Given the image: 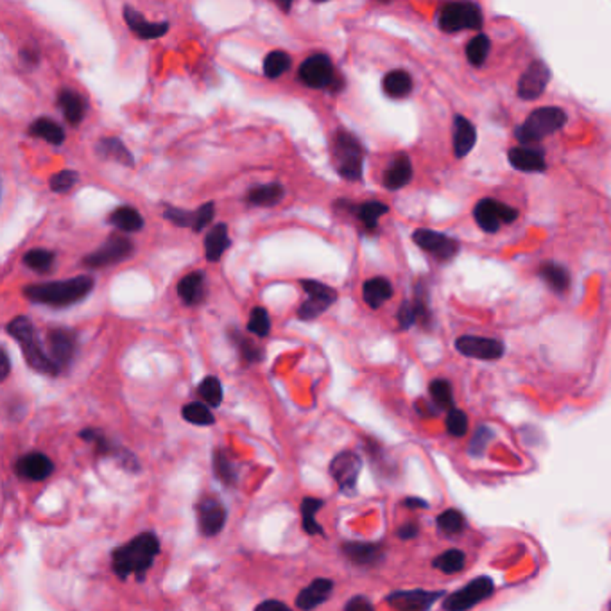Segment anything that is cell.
I'll return each instance as SVG.
<instances>
[{"instance_id":"1","label":"cell","mask_w":611,"mask_h":611,"mask_svg":"<svg viewBox=\"0 0 611 611\" xmlns=\"http://www.w3.org/2000/svg\"><path fill=\"white\" fill-rule=\"evenodd\" d=\"M158 554H160L158 536L151 530L140 532L131 541L113 549L111 570L120 579H128L129 576H135L137 581L142 583Z\"/></svg>"},{"instance_id":"2","label":"cell","mask_w":611,"mask_h":611,"mask_svg":"<svg viewBox=\"0 0 611 611\" xmlns=\"http://www.w3.org/2000/svg\"><path fill=\"white\" fill-rule=\"evenodd\" d=\"M93 289V278L88 274H81L69 280L60 282H45V283H33L24 289V296L31 303L47 305V307H69L81 301Z\"/></svg>"},{"instance_id":"3","label":"cell","mask_w":611,"mask_h":611,"mask_svg":"<svg viewBox=\"0 0 611 611\" xmlns=\"http://www.w3.org/2000/svg\"><path fill=\"white\" fill-rule=\"evenodd\" d=\"M7 334L20 343V348L24 351V357L27 364L36 369L38 373L45 375H58L60 368L53 362V358L43 351L40 339L36 336L34 325L25 318L18 316L7 323Z\"/></svg>"},{"instance_id":"4","label":"cell","mask_w":611,"mask_h":611,"mask_svg":"<svg viewBox=\"0 0 611 611\" xmlns=\"http://www.w3.org/2000/svg\"><path fill=\"white\" fill-rule=\"evenodd\" d=\"M565 122H567L565 110L558 106H543L534 110L525 119L524 124L517 128L515 137L522 146H536L552 133L559 131L565 126Z\"/></svg>"},{"instance_id":"5","label":"cell","mask_w":611,"mask_h":611,"mask_svg":"<svg viewBox=\"0 0 611 611\" xmlns=\"http://www.w3.org/2000/svg\"><path fill=\"white\" fill-rule=\"evenodd\" d=\"M334 166L341 177L348 181H358L362 177L364 166V148L355 135L345 129H339L332 144Z\"/></svg>"},{"instance_id":"6","label":"cell","mask_w":611,"mask_h":611,"mask_svg":"<svg viewBox=\"0 0 611 611\" xmlns=\"http://www.w3.org/2000/svg\"><path fill=\"white\" fill-rule=\"evenodd\" d=\"M437 24L444 33L479 31L482 29V9L475 2H450L444 4L437 14Z\"/></svg>"},{"instance_id":"7","label":"cell","mask_w":611,"mask_h":611,"mask_svg":"<svg viewBox=\"0 0 611 611\" xmlns=\"http://www.w3.org/2000/svg\"><path fill=\"white\" fill-rule=\"evenodd\" d=\"M301 287L307 292V300L298 309V318L301 321H312L320 318L338 301V291L332 289L330 285H325L316 280H303Z\"/></svg>"},{"instance_id":"8","label":"cell","mask_w":611,"mask_h":611,"mask_svg":"<svg viewBox=\"0 0 611 611\" xmlns=\"http://www.w3.org/2000/svg\"><path fill=\"white\" fill-rule=\"evenodd\" d=\"M298 78L303 85L310 88H343V80L336 78L334 65L327 54H314L307 58L298 71Z\"/></svg>"},{"instance_id":"9","label":"cell","mask_w":611,"mask_h":611,"mask_svg":"<svg viewBox=\"0 0 611 611\" xmlns=\"http://www.w3.org/2000/svg\"><path fill=\"white\" fill-rule=\"evenodd\" d=\"M477 226L486 234H497L502 224H511L519 219V210L497 199H481L473 208Z\"/></svg>"},{"instance_id":"10","label":"cell","mask_w":611,"mask_h":611,"mask_svg":"<svg viewBox=\"0 0 611 611\" xmlns=\"http://www.w3.org/2000/svg\"><path fill=\"white\" fill-rule=\"evenodd\" d=\"M495 585L490 578H475L464 588L450 594L443 601L444 611H468L492 597Z\"/></svg>"},{"instance_id":"11","label":"cell","mask_w":611,"mask_h":611,"mask_svg":"<svg viewBox=\"0 0 611 611\" xmlns=\"http://www.w3.org/2000/svg\"><path fill=\"white\" fill-rule=\"evenodd\" d=\"M413 241L416 243V246L424 252H427L429 255H433L439 263H450L457 257L461 246L455 239L439 234L434 230L429 228H418L413 234Z\"/></svg>"},{"instance_id":"12","label":"cell","mask_w":611,"mask_h":611,"mask_svg":"<svg viewBox=\"0 0 611 611\" xmlns=\"http://www.w3.org/2000/svg\"><path fill=\"white\" fill-rule=\"evenodd\" d=\"M133 255V243L122 235H110L108 241L95 250L93 253H90L85 257L83 263L91 269L97 267H106V265H113V263H122L126 259H129Z\"/></svg>"},{"instance_id":"13","label":"cell","mask_w":611,"mask_h":611,"mask_svg":"<svg viewBox=\"0 0 611 611\" xmlns=\"http://www.w3.org/2000/svg\"><path fill=\"white\" fill-rule=\"evenodd\" d=\"M362 470V459L355 452H339L330 463V475L338 482L339 490L347 495H353L357 488V479Z\"/></svg>"},{"instance_id":"14","label":"cell","mask_w":611,"mask_h":611,"mask_svg":"<svg viewBox=\"0 0 611 611\" xmlns=\"http://www.w3.org/2000/svg\"><path fill=\"white\" fill-rule=\"evenodd\" d=\"M196 517H197V527L199 532L206 538L217 536L226 524L228 513L223 502L215 497H203L196 504Z\"/></svg>"},{"instance_id":"15","label":"cell","mask_w":611,"mask_h":611,"mask_svg":"<svg viewBox=\"0 0 611 611\" xmlns=\"http://www.w3.org/2000/svg\"><path fill=\"white\" fill-rule=\"evenodd\" d=\"M455 349L464 357H472L479 360H499L504 355L506 347L502 341L492 339V338L461 336L455 341Z\"/></svg>"},{"instance_id":"16","label":"cell","mask_w":611,"mask_h":611,"mask_svg":"<svg viewBox=\"0 0 611 611\" xmlns=\"http://www.w3.org/2000/svg\"><path fill=\"white\" fill-rule=\"evenodd\" d=\"M550 69L545 62L541 60H534L527 69L524 74L519 80V87H517V93L522 100H536L538 97L543 95L545 88L550 81Z\"/></svg>"},{"instance_id":"17","label":"cell","mask_w":611,"mask_h":611,"mask_svg":"<svg viewBox=\"0 0 611 611\" xmlns=\"http://www.w3.org/2000/svg\"><path fill=\"white\" fill-rule=\"evenodd\" d=\"M215 215V205L214 203H205L203 206H199L194 212L188 210H181V208H175V206H166L164 217L167 221H171L177 228H190L192 232L199 234L201 230H205Z\"/></svg>"},{"instance_id":"18","label":"cell","mask_w":611,"mask_h":611,"mask_svg":"<svg viewBox=\"0 0 611 611\" xmlns=\"http://www.w3.org/2000/svg\"><path fill=\"white\" fill-rule=\"evenodd\" d=\"M444 592L429 590H398L387 596L386 603L396 611H429Z\"/></svg>"},{"instance_id":"19","label":"cell","mask_w":611,"mask_h":611,"mask_svg":"<svg viewBox=\"0 0 611 611\" xmlns=\"http://www.w3.org/2000/svg\"><path fill=\"white\" fill-rule=\"evenodd\" d=\"M14 472L24 481L38 482L49 479L54 473V463L42 452H29L16 461Z\"/></svg>"},{"instance_id":"20","label":"cell","mask_w":611,"mask_h":611,"mask_svg":"<svg viewBox=\"0 0 611 611\" xmlns=\"http://www.w3.org/2000/svg\"><path fill=\"white\" fill-rule=\"evenodd\" d=\"M80 436L83 437L88 443H91L95 446V452L100 453L102 457H117L120 461V464L124 468H128L129 472H137L138 470V461L137 457L128 452V450H120L117 444H113L108 437L104 436V433L97 431V429H85L81 431Z\"/></svg>"},{"instance_id":"21","label":"cell","mask_w":611,"mask_h":611,"mask_svg":"<svg viewBox=\"0 0 611 611\" xmlns=\"http://www.w3.org/2000/svg\"><path fill=\"white\" fill-rule=\"evenodd\" d=\"M124 20L128 27L140 38V40H155L162 38L169 31V22H149L140 11L133 5H124Z\"/></svg>"},{"instance_id":"22","label":"cell","mask_w":611,"mask_h":611,"mask_svg":"<svg viewBox=\"0 0 611 611\" xmlns=\"http://www.w3.org/2000/svg\"><path fill=\"white\" fill-rule=\"evenodd\" d=\"M53 362L62 369L69 368L76 353V336L67 330H51L47 336Z\"/></svg>"},{"instance_id":"23","label":"cell","mask_w":611,"mask_h":611,"mask_svg":"<svg viewBox=\"0 0 611 611\" xmlns=\"http://www.w3.org/2000/svg\"><path fill=\"white\" fill-rule=\"evenodd\" d=\"M334 592V581L327 578L314 579L307 588H303L296 597V608L301 611L316 610L325 605Z\"/></svg>"},{"instance_id":"24","label":"cell","mask_w":611,"mask_h":611,"mask_svg":"<svg viewBox=\"0 0 611 611\" xmlns=\"http://www.w3.org/2000/svg\"><path fill=\"white\" fill-rule=\"evenodd\" d=\"M508 160L513 169L522 173H543L547 169L545 155L534 146H519L508 151Z\"/></svg>"},{"instance_id":"25","label":"cell","mask_w":611,"mask_h":611,"mask_svg":"<svg viewBox=\"0 0 611 611\" xmlns=\"http://www.w3.org/2000/svg\"><path fill=\"white\" fill-rule=\"evenodd\" d=\"M343 554L353 565L358 567H373L382 561L384 547L378 543H362V541H347L343 545Z\"/></svg>"},{"instance_id":"26","label":"cell","mask_w":611,"mask_h":611,"mask_svg":"<svg viewBox=\"0 0 611 611\" xmlns=\"http://www.w3.org/2000/svg\"><path fill=\"white\" fill-rule=\"evenodd\" d=\"M477 144L475 126L463 115L453 117V155L455 158H464L472 153Z\"/></svg>"},{"instance_id":"27","label":"cell","mask_w":611,"mask_h":611,"mask_svg":"<svg viewBox=\"0 0 611 611\" xmlns=\"http://www.w3.org/2000/svg\"><path fill=\"white\" fill-rule=\"evenodd\" d=\"M393 296V285L384 276H375L364 282L362 298L369 309H380Z\"/></svg>"},{"instance_id":"28","label":"cell","mask_w":611,"mask_h":611,"mask_svg":"<svg viewBox=\"0 0 611 611\" xmlns=\"http://www.w3.org/2000/svg\"><path fill=\"white\" fill-rule=\"evenodd\" d=\"M413 179V164L407 155H398L384 173V186L387 190H400Z\"/></svg>"},{"instance_id":"29","label":"cell","mask_w":611,"mask_h":611,"mask_svg":"<svg viewBox=\"0 0 611 611\" xmlns=\"http://www.w3.org/2000/svg\"><path fill=\"white\" fill-rule=\"evenodd\" d=\"M177 296L185 305H199L205 300V274L194 271L183 276L177 283Z\"/></svg>"},{"instance_id":"30","label":"cell","mask_w":611,"mask_h":611,"mask_svg":"<svg viewBox=\"0 0 611 611\" xmlns=\"http://www.w3.org/2000/svg\"><path fill=\"white\" fill-rule=\"evenodd\" d=\"M230 237H228V226L224 223L215 224L206 239H205V255L208 263H219L224 252L230 248Z\"/></svg>"},{"instance_id":"31","label":"cell","mask_w":611,"mask_h":611,"mask_svg":"<svg viewBox=\"0 0 611 611\" xmlns=\"http://www.w3.org/2000/svg\"><path fill=\"white\" fill-rule=\"evenodd\" d=\"M538 276L547 283V287L558 294H563L570 287V272L561 263H543L538 269Z\"/></svg>"},{"instance_id":"32","label":"cell","mask_w":611,"mask_h":611,"mask_svg":"<svg viewBox=\"0 0 611 611\" xmlns=\"http://www.w3.org/2000/svg\"><path fill=\"white\" fill-rule=\"evenodd\" d=\"M58 106L62 108L69 124L78 126L85 119V99L74 90H62L58 95Z\"/></svg>"},{"instance_id":"33","label":"cell","mask_w":611,"mask_h":611,"mask_svg":"<svg viewBox=\"0 0 611 611\" xmlns=\"http://www.w3.org/2000/svg\"><path fill=\"white\" fill-rule=\"evenodd\" d=\"M95 151H97V155L100 158L115 160L120 166H126V167H133L135 166V160H133V155L129 153V149L122 144V140H119L115 137L99 140L97 146H95Z\"/></svg>"},{"instance_id":"34","label":"cell","mask_w":611,"mask_h":611,"mask_svg":"<svg viewBox=\"0 0 611 611\" xmlns=\"http://www.w3.org/2000/svg\"><path fill=\"white\" fill-rule=\"evenodd\" d=\"M108 223L111 226H115L117 230L126 232V234H133V232H138V230L144 228V219H142L140 212L137 208H133V206L115 208L110 214Z\"/></svg>"},{"instance_id":"35","label":"cell","mask_w":611,"mask_h":611,"mask_svg":"<svg viewBox=\"0 0 611 611\" xmlns=\"http://www.w3.org/2000/svg\"><path fill=\"white\" fill-rule=\"evenodd\" d=\"M384 93L391 99H404L413 91V78L407 71H391L382 80Z\"/></svg>"},{"instance_id":"36","label":"cell","mask_w":611,"mask_h":611,"mask_svg":"<svg viewBox=\"0 0 611 611\" xmlns=\"http://www.w3.org/2000/svg\"><path fill=\"white\" fill-rule=\"evenodd\" d=\"M323 501L321 499H316V497H305L300 504V513H301V525H303V530L310 536H325V530L323 527L318 524L316 520V515L320 513V510L323 508Z\"/></svg>"},{"instance_id":"37","label":"cell","mask_w":611,"mask_h":611,"mask_svg":"<svg viewBox=\"0 0 611 611\" xmlns=\"http://www.w3.org/2000/svg\"><path fill=\"white\" fill-rule=\"evenodd\" d=\"M285 196V188L280 183H267L261 186H253L246 199L253 206H272L278 205Z\"/></svg>"},{"instance_id":"38","label":"cell","mask_w":611,"mask_h":611,"mask_svg":"<svg viewBox=\"0 0 611 611\" xmlns=\"http://www.w3.org/2000/svg\"><path fill=\"white\" fill-rule=\"evenodd\" d=\"M29 133L36 138H43L45 142L53 144V146H60L65 142V131L63 128L54 122L53 119H47V117H42L38 120H34L29 128Z\"/></svg>"},{"instance_id":"39","label":"cell","mask_w":611,"mask_h":611,"mask_svg":"<svg viewBox=\"0 0 611 611\" xmlns=\"http://www.w3.org/2000/svg\"><path fill=\"white\" fill-rule=\"evenodd\" d=\"M355 210H357V217L364 224V228L373 232V230H377L380 217L389 212V206L380 203V201H366V203L358 205Z\"/></svg>"},{"instance_id":"40","label":"cell","mask_w":611,"mask_h":611,"mask_svg":"<svg viewBox=\"0 0 611 611\" xmlns=\"http://www.w3.org/2000/svg\"><path fill=\"white\" fill-rule=\"evenodd\" d=\"M492 42L484 33H479L466 43V60L472 67H482L490 54Z\"/></svg>"},{"instance_id":"41","label":"cell","mask_w":611,"mask_h":611,"mask_svg":"<svg viewBox=\"0 0 611 611\" xmlns=\"http://www.w3.org/2000/svg\"><path fill=\"white\" fill-rule=\"evenodd\" d=\"M214 473L228 488H234L237 484V468L223 450L214 452Z\"/></svg>"},{"instance_id":"42","label":"cell","mask_w":611,"mask_h":611,"mask_svg":"<svg viewBox=\"0 0 611 611\" xmlns=\"http://www.w3.org/2000/svg\"><path fill=\"white\" fill-rule=\"evenodd\" d=\"M291 69V56L283 51H272L263 60V74L269 80L283 76Z\"/></svg>"},{"instance_id":"43","label":"cell","mask_w":611,"mask_h":611,"mask_svg":"<svg viewBox=\"0 0 611 611\" xmlns=\"http://www.w3.org/2000/svg\"><path fill=\"white\" fill-rule=\"evenodd\" d=\"M181 416L188 424L197 425V427H210L215 422L212 411L205 404H201V402H192V404L185 406L183 411H181Z\"/></svg>"},{"instance_id":"44","label":"cell","mask_w":611,"mask_h":611,"mask_svg":"<svg viewBox=\"0 0 611 611\" xmlns=\"http://www.w3.org/2000/svg\"><path fill=\"white\" fill-rule=\"evenodd\" d=\"M429 393L433 398V404L436 406L437 409H444V411H452L453 407V393H452V386L448 380L444 378H436L431 382L429 386Z\"/></svg>"},{"instance_id":"45","label":"cell","mask_w":611,"mask_h":611,"mask_svg":"<svg viewBox=\"0 0 611 611\" xmlns=\"http://www.w3.org/2000/svg\"><path fill=\"white\" fill-rule=\"evenodd\" d=\"M464 563H466V556H464V552H461L457 549H450V550L443 552L433 561V565L443 574H457L464 568Z\"/></svg>"},{"instance_id":"46","label":"cell","mask_w":611,"mask_h":611,"mask_svg":"<svg viewBox=\"0 0 611 611\" xmlns=\"http://www.w3.org/2000/svg\"><path fill=\"white\" fill-rule=\"evenodd\" d=\"M197 393L210 407H219L223 402V386L217 377L203 378L197 387Z\"/></svg>"},{"instance_id":"47","label":"cell","mask_w":611,"mask_h":611,"mask_svg":"<svg viewBox=\"0 0 611 611\" xmlns=\"http://www.w3.org/2000/svg\"><path fill=\"white\" fill-rule=\"evenodd\" d=\"M56 263V255L49 250H31L24 255V263L36 272H49Z\"/></svg>"},{"instance_id":"48","label":"cell","mask_w":611,"mask_h":611,"mask_svg":"<svg viewBox=\"0 0 611 611\" xmlns=\"http://www.w3.org/2000/svg\"><path fill=\"white\" fill-rule=\"evenodd\" d=\"M232 339H234V343L237 345V348L241 351L243 358H244L248 364H255V362H261V360H263V349L259 348L250 338H246V336H243L241 332L234 330V332H232Z\"/></svg>"},{"instance_id":"49","label":"cell","mask_w":611,"mask_h":611,"mask_svg":"<svg viewBox=\"0 0 611 611\" xmlns=\"http://www.w3.org/2000/svg\"><path fill=\"white\" fill-rule=\"evenodd\" d=\"M437 527L446 536H455L464 529V517L457 510H446L437 517Z\"/></svg>"},{"instance_id":"50","label":"cell","mask_w":611,"mask_h":611,"mask_svg":"<svg viewBox=\"0 0 611 611\" xmlns=\"http://www.w3.org/2000/svg\"><path fill=\"white\" fill-rule=\"evenodd\" d=\"M248 330L259 338H265L269 336V330H271V320H269V314L263 307H255L252 310V316H250V321H248Z\"/></svg>"},{"instance_id":"51","label":"cell","mask_w":611,"mask_h":611,"mask_svg":"<svg viewBox=\"0 0 611 611\" xmlns=\"http://www.w3.org/2000/svg\"><path fill=\"white\" fill-rule=\"evenodd\" d=\"M78 181H80V175L76 171H62V173H56L51 177L49 185H51L53 192L65 194V192L72 190L78 185Z\"/></svg>"},{"instance_id":"52","label":"cell","mask_w":611,"mask_h":611,"mask_svg":"<svg viewBox=\"0 0 611 611\" xmlns=\"http://www.w3.org/2000/svg\"><path fill=\"white\" fill-rule=\"evenodd\" d=\"M446 431L448 434L453 437H463L468 431V416L459 411V409H452L448 411L446 416Z\"/></svg>"},{"instance_id":"53","label":"cell","mask_w":611,"mask_h":611,"mask_svg":"<svg viewBox=\"0 0 611 611\" xmlns=\"http://www.w3.org/2000/svg\"><path fill=\"white\" fill-rule=\"evenodd\" d=\"M396 320H398V325L402 330H409L413 325L418 323V314H416V309H415V303L413 300H406L400 309H398V314H396Z\"/></svg>"},{"instance_id":"54","label":"cell","mask_w":611,"mask_h":611,"mask_svg":"<svg viewBox=\"0 0 611 611\" xmlns=\"http://www.w3.org/2000/svg\"><path fill=\"white\" fill-rule=\"evenodd\" d=\"M492 437H493L492 429H488V427H479L477 433H475V436L472 437V441H470V453H472V455L482 453L484 448H486V444L492 441Z\"/></svg>"},{"instance_id":"55","label":"cell","mask_w":611,"mask_h":611,"mask_svg":"<svg viewBox=\"0 0 611 611\" xmlns=\"http://www.w3.org/2000/svg\"><path fill=\"white\" fill-rule=\"evenodd\" d=\"M345 611H375L373 605L364 596H355L345 605Z\"/></svg>"},{"instance_id":"56","label":"cell","mask_w":611,"mask_h":611,"mask_svg":"<svg viewBox=\"0 0 611 611\" xmlns=\"http://www.w3.org/2000/svg\"><path fill=\"white\" fill-rule=\"evenodd\" d=\"M255 611H294L291 610L285 603L282 601H274V599H269V601H263L261 603Z\"/></svg>"},{"instance_id":"57","label":"cell","mask_w":611,"mask_h":611,"mask_svg":"<svg viewBox=\"0 0 611 611\" xmlns=\"http://www.w3.org/2000/svg\"><path fill=\"white\" fill-rule=\"evenodd\" d=\"M418 532H420L418 525L415 524V522H409V524L402 525L398 529V538L400 539H413V538L418 536Z\"/></svg>"},{"instance_id":"58","label":"cell","mask_w":611,"mask_h":611,"mask_svg":"<svg viewBox=\"0 0 611 611\" xmlns=\"http://www.w3.org/2000/svg\"><path fill=\"white\" fill-rule=\"evenodd\" d=\"M20 60L25 63V65H36L40 62V54L36 51H31V49H24L20 53Z\"/></svg>"},{"instance_id":"59","label":"cell","mask_w":611,"mask_h":611,"mask_svg":"<svg viewBox=\"0 0 611 611\" xmlns=\"http://www.w3.org/2000/svg\"><path fill=\"white\" fill-rule=\"evenodd\" d=\"M404 506L409 508V510H425V508H429V504L425 501H422V499H406Z\"/></svg>"},{"instance_id":"60","label":"cell","mask_w":611,"mask_h":611,"mask_svg":"<svg viewBox=\"0 0 611 611\" xmlns=\"http://www.w3.org/2000/svg\"><path fill=\"white\" fill-rule=\"evenodd\" d=\"M0 360H2V380H5L9 377V371H11V364H9V357H7L5 349L0 351Z\"/></svg>"},{"instance_id":"61","label":"cell","mask_w":611,"mask_h":611,"mask_svg":"<svg viewBox=\"0 0 611 611\" xmlns=\"http://www.w3.org/2000/svg\"><path fill=\"white\" fill-rule=\"evenodd\" d=\"M416 409H418V413L424 415V416H433V415L436 413L434 407H433L429 402H425V400H420V402L416 404Z\"/></svg>"},{"instance_id":"62","label":"cell","mask_w":611,"mask_h":611,"mask_svg":"<svg viewBox=\"0 0 611 611\" xmlns=\"http://www.w3.org/2000/svg\"><path fill=\"white\" fill-rule=\"evenodd\" d=\"M276 5H278V7H282L285 13H289V11H291V7H292V4H291V2H287V4H285V2H276Z\"/></svg>"},{"instance_id":"63","label":"cell","mask_w":611,"mask_h":611,"mask_svg":"<svg viewBox=\"0 0 611 611\" xmlns=\"http://www.w3.org/2000/svg\"><path fill=\"white\" fill-rule=\"evenodd\" d=\"M610 611H611V603H610Z\"/></svg>"}]
</instances>
